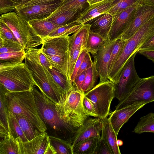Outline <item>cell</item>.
Here are the masks:
<instances>
[{
  "label": "cell",
  "instance_id": "1",
  "mask_svg": "<svg viewBox=\"0 0 154 154\" xmlns=\"http://www.w3.org/2000/svg\"><path fill=\"white\" fill-rule=\"evenodd\" d=\"M35 97L41 117L54 136L71 145L75 133L85 121L68 120L61 118L56 109L55 103L34 86L31 89Z\"/></svg>",
  "mask_w": 154,
  "mask_h": 154
},
{
  "label": "cell",
  "instance_id": "2",
  "mask_svg": "<svg viewBox=\"0 0 154 154\" xmlns=\"http://www.w3.org/2000/svg\"><path fill=\"white\" fill-rule=\"evenodd\" d=\"M25 51V63L31 73L35 86L55 103L63 102L66 98L61 93L48 69L41 64L37 55L36 48H30Z\"/></svg>",
  "mask_w": 154,
  "mask_h": 154
},
{
  "label": "cell",
  "instance_id": "3",
  "mask_svg": "<svg viewBox=\"0 0 154 154\" xmlns=\"http://www.w3.org/2000/svg\"><path fill=\"white\" fill-rule=\"evenodd\" d=\"M5 100L9 112L24 117L40 132H45L47 130L46 125L41 117L31 90L15 92L7 90Z\"/></svg>",
  "mask_w": 154,
  "mask_h": 154
},
{
  "label": "cell",
  "instance_id": "4",
  "mask_svg": "<svg viewBox=\"0 0 154 154\" xmlns=\"http://www.w3.org/2000/svg\"><path fill=\"white\" fill-rule=\"evenodd\" d=\"M0 84L10 92L31 90L35 84L25 63L15 64L0 61Z\"/></svg>",
  "mask_w": 154,
  "mask_h": 154
},
{
  "label": "cell",
  "instance_id": "5",
  "mask_svg": "<svg viewBox=\"0 0 154 154\" xmlns=\"http://www.w3.org/2000/svg\"><path fill=\"white\" fill-rule=\"evenodd\" d=\"M154 34V17L141 27L126 42L108 74L109 80L116 84L121 71L131 56Z\"/></svg>",
  "mask_w": 154,
  "mask_h": 154
},
{
  "label": "cell",
  "instance_id": "6",
  "mask_svg": "<svg viewBox=\"0 0 154 154\" xmlns=\"http://www.w3.org/2000/svg\"><path fill=\"white\" fill-rule=\"evenodd\" d=\"M0 19L11 29L25 50L42 44L43 39L16 12H10L2 14Z\"/></svg>",
  "mask_w": 154,
  "mask_h": 154
},
{
  "label": "cell",
  "instance_id": "7",
  "mask_svg": "<svg viewBox=\"0 0 154 154\" xmlns=\"http://www.w3.org/2000/svg\"><path fill=\"white\" fill-rule=\"evenodd\" d=\"M115 84L109 80L99 83L84 96L93 104L97 117L107 118L109 115L111 103L114 97Z\"/></svg>",
  "mask_w": 154,
  "mask_h": 154
},
{
  "label": "cell",
  "instance_id": "8",
  "mask_svg": "<svg viewBox=\"0 0 154 154\" xmlns=\"http://www.w3.org/2000/svg\"><path fill=\"white\" fill-rule=\"evenodd\" d=\"M154 101V75L140 79L130 93L119 101L115 110Z\"/></svg>",
  "mask_w": 154,
  "mask_h": 154
},
{
  "label": "cell",
  "instance_id": "9",
  "mask_svg": "<svg viewBox=\"0 0 154 154\" xmlns=\"http://www.w3.org/2000/svg\"><path fill=\"white\" fill-rule=\"evenodd\" d=\"M137 52L134 53L127 61L115 84L114 97L119 101L130 93L140 79L137 74L134 65V59Z\"/></svg>",
  "mask_w": 154,
  "mask_h": 154
},
{
  "label": "cell",
  "instance_id": "10",
  "mask_svg": "<svg viewBox=\"0 0 154 154\" xmlns=\"http://www.w3.org/2000/svg\"><path fill=\"white\" fill-rule=\"evenodd\" d=\"M84 94L83 91L74 89L63 102L55 103L56 109L59 115L61 117H76L87 119L89 117L85 114L83 105Z\"/></svg>",
  "mask_w": 154,
  "mask_h": 154
},
{
  "label": "cell",
  "instance_id": "11",
  "mask_svg": "<svg viewBox=\"0 0 154 154\" xmlns=\"http://www.w3.org/2000/svg\"><path fill=\"white\" fill-rule=\"evenodd\" d=\"M154 17V5L142 2L137 6L131 21L122 33L116 39L127 40L132 36L143 25Z\"/></svg>",
  "mask_w": 154,
  "mask_h": 154
},
{
  "label": "cell",
  "instance_id": "12",
  "mask_svg": "<svg viewBox=\"0 0 154 154\" xmlns=\"http://www.w3.org/2000/svg\"><path fill=\"white\" fill-rule=\"evenodd\" d=\"M61 2L57 0L45 4L17 7L15 12L26 22L30 20L47 18L57 9Z\"/></svg>",
  "mask_w": 154,
  "mask_h": 154
},
{
  "label": "cell",
  "instance_id": "13",
  "mask_svg": "<svg viewBox=\"0 0 154 154\" xmlns=\"http://www.w3.org/2000/svg\"><path fill=\"white\" fill-rule=\"evenodd\" d=\"M69 36L66 35L43 38L41 48L42 51L49 55L69 56Z\"/></svg>",
  "mask_w": 154,
  "mask_h": 154
},
{
  "label": "cell",
  "instance_id": "14",
  "mask_svg": "<svg viewBox=\"0 0 154 154\" xmlns=\"http://www.w3.org/2000/svg\"><path fill=\"white\" fill-rule=\"evenodd\" d=\"M102 127V119L89 117L75 133L72 144V147L78 142L88 138H100Z\"/></svg>",
  "mask_w": 154,
  "mask_h": 154
},
{
  "label": "cell",
  "instance_id": "15",
  "mask_svg": "<svg viewBox=\"0 0 154 154\" xmlns=\"http://www.w3.org/2000/svg\"><path fill=\"white\" fill-rule=\"evenodd\" d=\"M138 5L129 8L113 17L107 41H114L122 33L132 19Z\"/></svg>",
  "mask_w": 154,
  "mask_h": 154
},
{
  "label": "cell",
  "instance_id": "16",
  "mask_svg": "<svg viewBox=\"0 0 154 154\" xmlns=\"http://www.w3.org/2000/svg\"><path fill=\"white\" fill-rule=\"evenodd\" d=\"M114 41H107L93 56L98 72L99 82L101 83L108 80V66Z\"/></svg>",
  "mask_w": 154,
  "mask_h": 154
},
{
  "label": "cell",
  "instance_id": "17",
  "mask_svg": "<svg viewBox=\"0 0 154 154\" xmlns=\"http://www.w3.org/2000/svg\"><path fill=\"white\" fill-rule=\"evenodd\" d=\"M17 142L19 154H44L50 141L49 136L45 132L30 140Z\"/></svg>",
  "mask_w": 154,
  "mask_h": 154
},
{
  "label": "cell",
  "instance_id": "18",
  "mask_svg": "<svg viewBox=\"0 0 154 154\" xmlns=\"http://www.w3.org/2000/svg\"><path fill=\"white\" fill-rule=\"evenodd\" d=\"M146 104L142 103L130 106L112 112L109 118L110 124L118 135L122 126L136 112Z\"/></svg>",
  "mask_w": 154,
  "mask_h": 154
},
{
  "label": "cell",
  "instance_id": "19",
  "mask_svg": "<svg viewBox=\"0 0 154 154\" xmlns=\"http://www.w3.org/2000/svg\"><path fill=\"white\" fill-rule=\"evenodd\" d=\"M114 0H104L92 5L78 15L76 21L77 24H84L106 13L111 7Z\"/></svg>",
  "mask_w": 154,
  "mask_h": 154
},
{
  "label": "cell",
  "instance_id": "20",
  "mask_svg": "<svg viewBox=\"0 0 154 154\" xmlns=\"http://www.w3.org/2000/svg\"><path fill=\"white\" fill-rule=\"evenodd\" d=\"M102 127L101 137L109 148L112 154H120L118 144L117 135L116 134L109 118L102 119Z\"/></svg>",
  "mask_w": 154,
  "mask_h": 154
},
{
  "label": "cell",
  "instance_id": "21",
  "mask_svg": "<svg viewBox=\"0 0 154 154\" xmlns=\"http://www.w3.org/2000/svg\"><path fill=\"white\" fill-rule=\"evenodd\" d=\"M7 90L0 84V136L3 139L10 136L9 127V112L5 100Z\"/></svg>",
  "mask_w": 154,
  "mask_h": 154
},
{
  "label": "cell",
  "instance_id": "22",
  "mask_svg": "<svg viewBox=\"0 0 154 154\" xmlns=\"http://www.w3.org/2000/svg\"><path fill=\"white\" fill-rule=\"evenodd\" d=\"M91 24L89 23L83 24L77 31L69 36V52L70 58L74 51L80 44L85 47ZM70 59V58H69Z\"/></svg>",
  "mask_w": 154,
  "mask_h": 154
},
{
  "label": "cell",
  "instance_id": "23",
  "mask_svg": "<svg viewBox=\"0 0 154 154\" xmlns=\"http://www.w3.org/2000/svg\"><path fill=\"white\" fill-rule=\"evenodd\" d=\"M113 17L109 14H103L95 18L91 30L97 33L107 41L108 35L112 21Z\"/></svg>",
  "mask_w": 154,
  "mask_h": 154
},
{
  "label": "cell",
  "instance_id": "24",
  "mask_svg": "<svg viewBox=\"0 0 154 154\" xmlns=\"http://www.w3.org/2000/svg\"><path fill=\"white\" fill-rule=\"evenodd\" d=\"M28 25L42 38L48 37L54 30L59 26L46 18L30 20Z\"/></svg>",
  "mask_w": 154,
  "mask_h": 154
},
{
  "label": "cell",
  "instance_id": "25",
  "mask_svg": "<svg viewBox=\"0 0 154 154\" xmlns=\"http://www.w3.org/2000/svg\"><path fill=\"white\" fill-rule=\"evenodd\" d=\"M62 94L66 99L74 88L70 80L52 66L48 69Z\"/></svg>",
  "mask_w": 154,
  "mask_h": 154
},
{
  "label": "cell",
  "instance_id": "26",
  "mask_svg": "<svg viewBox=\"0 0 154 154\" xmlns=\"http://www.w3.org/2000/svg\"><path fill=\"white\" fill-rule=\"evenodd\" d=\"M79 11L70 10L57 11L56 10L46 19L58 26L68 23L74 20L77 17Z\"/></svg>",
  "mask_w": 154,
  "mask_h": 154
},
{
  "label": "cell",
  "instance_id": "27",
  "mask_svg": "<svg viewBox=\"0 0 154 154\" xmlns=\"http://www.w3.org/2000/svg\"><path fill=\"white\" fill-rule=\"evenodd\" d=\"M14 116L28 141L32 140L42 133L28 119L24 117L18 115Z\"/></svg>",
  "mask_w": 154,
  "mask_h": 154
},
{
  "label": "cell",
  "instance_id": "28",
  "mask_svg": "<svg viewBox=\"0 0 154 154\" xmlns=\"http://www.w3.org/2000/svg\"><path fill=\"white\" fill-rule=\"evenodd\" d=\"M107 41L100 35L90 29L86 45V50L93 57L96 55L99 50Z\"/></svg>",
  "mask_w": 154,
  "mask_h": 154
},
{
  "label": "cell",
  "instance_id": "29",
  "mask_svg": "<svg viewBox=\"0 0 154 154\" xmlns=\"http://www.w3.org/2000/svg\"><path fill=\"white\" fill-rule=\"evenodd\" d=\"M99 139L91 137L78 142L72 147L73 154H94Z\"/></svg>",
  "mask_w": 154,
  "mask_h": 154
},
{
  "label": "cell",
  "instance_id": "30",
  "mask_svg": "<svg viewBox=\"0 0 154 154\" xmlns=\"http://www.w3.org/2000/svg\"><path fill=\"white\" fill-rule=\"evenodd\" d=\"M132 132L138 134L154 133V113L150 112L141 117Z\"/></svg>",
  "mask_w": 154,
  "mask_h": 154
},
{
  "label": "cell",
  "instance_id": "31",
  "mask_svg": "<svg viewBox=\"0 0 154 154\" xmlns=\"http://www.w3.org/2000/svg\"><path fill=\"white\" fill-rule=\"evenodd\" d=\"M44 54L51 66L63 74L69 79L68 78L67 69L69 60V56H51Z\"/></svg>",
  "mask_w": 154,
  "mask_h": 154
},
{
  "label": "cell",
  "instance_id": "32",
  "mask_svg": "<svg viewBox=\"0 0 154 154\" xmlns=\"http://www.w3.org/2000/svg\"><path fill=\"white\" fill-rule=\"evenodd\" d=\"M99 75L94 60L91 66L87 70L86 76L82 86V90L85 93L92 89L97 82Z\"/></svg>",
  "mask_w": 154,
  "mask_h": 154
},
{
  "label": "cell",
  "instance_id": "33",
  "mask_svg": "<svg viewBox=\"0 0 154 154\" xmlns=\"http://www.w3.org/2000/svg\"><path fill=\"white\" fill-rule=\"evenodd\" d=\"M8 122L10 136L18 142H25L28 141L18 123L15 116L9 112Z\"/></svg>",
  "mask_w": 154,
  "mask_h": 154
},
{
  "label": "cell",
  "instance_id": "34",
  "mask_svg": "<svg viewBox=\"0 0 154 154\" xmlns=\"http://www.w3.org/2000/svg\"><path fill=\"white\" fill-rule=\"evenodd\" d=\"M50 144L53 147L56 154H73L72 145L59 138L49 136Z\"/></svg>",
  "mask_w": 154,
  "mask_h": 154
},
{
  "label": "cell",
  "instance_id": "35",
  "mask_svg": "<svg viewBox=\"0 0 154 154\" xmlns=\"http://www.w3.org/2000/svg\"><path fill=\"white\" fill-rule=\"evenodd\" d=\"M83 25L82 24H77L75 19L71 22L60 26L55 29L48 37L69 35L77 31Z\"/></svg>",
  "mask_w": 154,
  "mask_h": 154
},
{
  "label": "cell",
  "instance_id": "36",
  "mask_svg": "<svg viewBox=\"0 0 154 154\" xmlns=\"http://www.w3.org/2000/svg\"><path fill=\"white\" fill-rule=\"evenodd\" d=\"M141 2V0H114L111 7L107 13L113 17L121 11L137 5Z\"/></svg>",
  "mask_w": 154,
  "mask_h": 154
},
{
  "label": "cell",
  "instance_id": "37",
  "mask_svg": "<svg viewBox=\"0 0 154 154\" xmlns=\"http://www.w3.org/2000/svg\"><path fill=\"white\" fill-rule=\"evenodd\" d=\"M0 154H19L18 143L11 136L0 142Z\"/></svg>",
  "mask_w": 154,
  "mask_h": 154
},
{
  "label": "cell",
  "instance_id": "38",
  "mask_svg": "<svg viewBox=\"0 0 154 154\" xmlns=\"http://www.w3.org/2000/svg\"><path fill=\"white\" fill-rule=\"evenodd\" d=\"M26 57L25 50L20 51L0 53V61L15 64L21 63Z\"/></svg>",
  "mask_w": 154,
  "mask_h": 154
},
{
  "label": "cell",
  "instance_id": "39",
  "mask_svg": "<svg viewBox=\"0 0 154 154\" xmlns=\"http://www.w3.org/2000/svg\"><path fill=\"white\" fill-rule=\"evenodd\" d=\"M86 3H87V0H63L56 10L79 12L82 11L84 5Z\"/></svg>",
  "mask_w": 154,
  "mask_h": 154
},
{
  "label": "cell",
  "instance_id": "40",
  "mask_svg": "<svg viewBox=\"0 0 154 154\" xmlns=\"http://www.w3.org/2000/svg\"><path fill=\"white\" fill-rule=\"evenodd\" d=\"M126 40L119 38L114 41L108 66V74L112 69L117 58L123 48Z\"/></svg>",
  "mask_w": 154,
  "mask_h": 154
},
{
  "label": "cell",
  "instance_id": "41",
  "mask_svg": "<svg viewBox=\"0 0 154 154\" xmlns=\"http://www.w3.org/2000/svg\"><path fill=\"white\" fill-rule=\"evenodd\" d=\"M84 50H86L85 46L83 44H80L70 58L68 66L67 75L68 79L70 81L76 62L80 53Z\"/></svg>",
  "mask_w": 154,
  "mask_h": 154
},
{
  "label": "cell",
  "instance_id": "42",
  "mask_svg": "<svg viewBox=\"0 0 154 154\" xmlns=\"http://www.w3.org/2000/svg\"><path fill=\"white\" fill-rule=\"evenodd\" d=\"M0 38L19 42L11 29L1 19Z\"/></svg>",
  "mask_w": 154,
  "mask_h": 154
},
{
  "label": "cell",
  "instance_id": "43",
  "mask_svg": "<svg viewBox=\"0 0 154 154\" xmlns=\"http://www.w3.org/2000/svg\"><path fill=\"white\" fill-rule=\"evenodd\" d=\"M83 105L84 111L86 115L97 117L93 104L84 95L83 99Z\"/></svg>",
  "mask_w": 154,
  "mask_h": 154
},
{
  "label": "cell",
  "instance_id": "44",
  "mask_svg": "<svg viewBox=\"0 0 154 154\" xmlns=\"http://www.w3.org/2000/svg\"><path fill=\"white\" fill-rule=\"evenodd\" d=\"M16 8L11 0H0V14L2 15L16 10Z\"/></svg>",
  "mask_w": 154,
  "mask_h": 154
},
{
  "label": "cell",
  "instance_id": "45",
  "mask_svg": "<svg viewBox=\"0 0 154 154\" xmlns=\"http://www.w3.org/2000/svg\"><path fill=\"white\" fill-rule=\"evenodd\" d=\"M94 154H112L108 146L101 137L99 139Z\"/></svg>",
  "mask_w": 154,
  "mask_h": 154
},
{
  "label": "cell",
  "instance_id": "46",
  "mask_svg": "<svg viewBox=\"0 0 154 154\" xmlns=\"http://www.w3.org/2000/svg\"><path fill=\"white\" fill-rule=\"evenodd\" d=\"M86 73L87 70H86L76 76L72 82L73 88L75 89L82 91V86L84 81Z\"/></svg>",
  "mask_w": 154,
  "mask_h": 154
},
{
  "label": "cell",
  "instance_id": "47",
  "mask_svg": "<svg viewBox=\"0 0 154 154\" xmlns=\"http://www.w3.org/2000/svg\"><path fill=\"white\" fill-rule=\"evenodd\" d=\"M87 52L86 50H84L80 53L75 63L74 70L71 78V81L72 83L75 77L81 64Z\"/></svg>",
  "mask_w": 154,
  "mask_h": 154
},
{
  "label": "cell",
  "instance_id": "48",
  "mask_svg": "<svg viewBox=\"0 0 154 154\" xmlns=\"http://www.w3.org/2000/svg\"><path fill=\"white\" fill-rule=\"evenodd\" d=\"M93 61L91 59L90 54L87 52L77 72L76 75L87 70L92 65Z\"/></svg>",
  "mask_w": 154,
  "mask_h": 154
},
{
  "label": "cell",
  "instance_id": "49",
  "mask_svg": "<svg viewBox=\"0 0 154 154\" xmlns=\"http://www.w3.org/2000/svg\"><path fill=\"white\" fill-rule=\"evenodd\" d=\"M37 55L41 64L48 69L52 67L47 58L42 51L41 48H36Z\"/></svg>",
  "mask_w": 154,
  "mask_h": 154
},
{
  "label": "cell",
  "instance_id": "50",
  "mask_svg": "<svg viewBox=\"0 0 154 154\" xmlns=\"http://www.w3.org/2000/svg\"><path fill=\"white\" fill-rule=\"evenodd\" d=\"M139 50L154 51V34L141 46Z\"/></svg>",
  "mask_w": 154,
  "mask_h": 154
},
{
  "label": "cell",
  "instance_id": "51",
  "mask_svg": "<svg viewBox=\"0 0 154 154\" xmlns=\"http://www.w3.org/2000/svg\"><path fill=\"white\" fill-rule=\"evenodd\" d=\"M23 50H25L23 47L7 45L0 46V53L18 51Z\"/></svg>",
  "mask_w": 154,
  "mask_h": 154
},
{
  "label": "cell",
  "instance_id": "52",
  "mask_svg": "<svg viewBox=\"0 0 154 154\" xmlns=\"http://www.w3.org/2000/svg\"><path fill=\"white\" fill-rule=\"evenodd\" d=\"M57 0H32L28 2L25 4L17 7H23L29 5H33L37 4H41L50 3ZM62 2L63 0H59Z\"/></svg>",
  "mask_w": 154,
  "mask_h": 154
},
{
  "label": "cell",
  "instance_id": "53",
  "mask_svg": "<svg viewBox=\"0 0 154 154\" xmlns=\"http://www.w3.org/2000/svg\"><path fill=\"white\" fill-rule=\"evenodd\" d=\"M138 52L154 63V51L139 50L138 51Z\"/></svg>",
  "mask_w": 154,
  "mask_h": 154
},
{
  "label": "cell",
  "instance_id": "54",
  "mask_svg": "<svg viewBox=\"0 0 154 154\" xmlns=\"http://www.w3.org/2000/svg\"><path fill=\"white\" fill-rule=\"evenodd\" d=\"M13 2L16 8L32 0H11Z\"/></svg>",
  "mask_w": 154,
  "mask_h": 154
},
{
  "label": "cell",
  "instance_id": "55",
  "mask_svg": "<svg viewBox=\"0 0 154 154\" xmlns=\"http://www.w3.org/2000/svg\"><path fill=\"white\" fill-rule=\"evenodd\" d=\"M44 154H56V152L50 142L46 148Z\"/></svg>",
  "mask_w": 154,
  "mask_h": 154
},
{
  "label": "cell",
  "instance_id": "56",
  "mask_svg": "<svg viewBox=\"0 0 154 154\" xmlns=\"http://www.w3.org/2000/svg\"><path fill=\"white\" fill-rule=\"evenodd\" d=\"M103 0H87V3H88L90 6Z\"/></svg>",
  "mask_w": 154,
  "mask_h": 154
},
{
  "label": "cell",
  "instance_id": "57",
  "mask_svg": "<svg viewBox=\"0 0 154 154\" xmlns=\"http://www.w3.org/2000/svg\"><path fill=\"white\" fill-rule=\"evenodd\" d=\"M142 2L144 3L154 5V0H141Z\"/></svg>",
  "mask_w": 154,
  "mask_h": 154
}]
</instances>
